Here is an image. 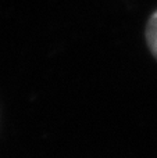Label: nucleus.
I'll return each mask as SVG.
<instances>
[{
    "label": "nucleus",
    "instance_id": "f257e3e1",
    "mask_svg": "<svg viewBox=\"0 0 157 158\" xmlns=\"http://www.w3.org/2000/svg\"><path fill=\"white\" fill-rule=\"evenodd\" d=\"M145 40L152 56L157 60V10L150 14L145 25Z\"/></svg>",
    "mask_w": 157,
    "mask_h": 158
}]
</instances>
